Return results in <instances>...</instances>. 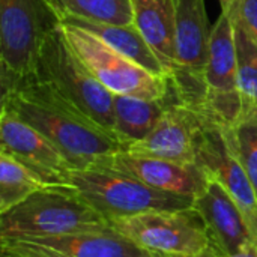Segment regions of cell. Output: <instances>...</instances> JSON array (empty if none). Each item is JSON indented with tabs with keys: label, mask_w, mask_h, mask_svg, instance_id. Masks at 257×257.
Wrapping results in <instances>:
<instances>
[{
	"label": "cell",
	"mask_w": 257,
	"mask_h": 257,
	"mask_svg": "<svg viewBox=\"0 0 257 257\" xmlns=\"http://www.w3.org/2000/svg\"><path fill=\"white\" fill-rule=\"evenodd\" d=\"M2 107L44 134L72 164L86 169L123 151L120 140L68 101L51 84L30 78L2 95Z\"/></svg>",
	"instance_id": "1"
},
{
	"label": "cell",
	"mask_w": 257,
	"mask_h": 257,
	"mask_svg": "<svg viewBox=\"0 0 257 257\" xmlns=\"http://www.w3.org/2000/svg\"><path fill=\"white\" fill-rule=\"evenodd\" d=\"M110 229L107 220L66 185L44 187L0 214V241L50 238Z\"/></svg>",
	"instance_id": "2"
},
{
	"label": "cell",
	"mask_w": 257,
	"mask_h": 257,
	"mask_svg": "<svg viewBox=\"0 0 257 257\" xmlns=\"http://www.w3.org/2000/svg\"><path fill=\"white\" fill-rule=\"evenodd\" d=\"M59 24L54 0H0L2 95L35 75L42 44Z\"/></svg>",
	"instance_id": "3"
},
{
	"label": "cell",
	"mask_w": 257,
	"mask_h": 257,
	"mask_svg": "<svg viewBox=\"0 0 257 257\" xmlns=\"http://www.w3.org/2000/svg\"><path fill=\"white\" fill-rule=\"evenodd\" d=\"M66 187L74 190L107 223L152 211H181L193 208L194 199L155 190L128 175L101 169H72Z\"/></svg>",
	"instance_id": "4"
},
{
	"label": "cell",
	"mask_w": 257,
	"mask_h": 257,
	"mask_svg": "<svg viewBox=\"0 0 257 257\" xmlns=\"http://www.w3.org/2000/svg\"><path fill=\"white\" fill-rule=\"evenodd\" d=\"M32 78L51 84L95 123L114 134V95L74 53L60 24L47 35Z\"/></svg>",
	"instance_id": "5"
},
{
	"label": "cell",
	"mask_w": 257,
	"mask_h": 257,
	"mask_svg": "<svg viewBox=\"0 0 257 257\" xmlns=\"http://www.w3.org/2000/svg\"><path fill=\"white\" fill-rule=\"evenodd\" d=\"M60 30L80 60L113 95L158 99L169 93L167 77L157 75L130 60L90 32L65 23H60Z\"/></svg>",
	"instance_id": "6"
},
{
	"label": "cell",
	"mask_w": 257,
	"mask_h": 257,
	"mask_svg": "<svg viewBox=\"0 0 257 257\" xmlns=\"http://www.w3.org/2000/svg\"><path fill=\"white\" fill-rule=\"evenodd\" d=\"M108 226L140 248L161 257H191L211 245L205 221L194 208L152 211L113 220Z\"/></svg>",
	"instance_id": "7"
},
{
	"label": "cell",
	"mask_w": 257,
	"mask_h": 257,
	"mask_svg": "<svg viewBox=\"0 0 257 257\" xmlns=\"http://www.w3.org/2000/svg\"><path fill=\"white\" fill-rule=\"evenodd\" d=\"M199 114V113H197ZM200 116V128L197 134V164L209 178L218 181L236 202L242 211L247 224L251 230L253 241L257 247V194L236 158L226 126Z\"/></svg>",
	"instance_id": "8"
},
{
	"label": "cell",
	"mask_w": 257,
	"mask_h": 257,
	"mask_svg": "<svg viewBox=\"0 0 257 257\" xmlns=\"http://www.w3.org/2000/svg\"><path fill=\"white\" fill-rule=\"evenodd\" d=\"M0 250L11 257H161L140 248L111 227L50 238L2 239Z\"/></svg>",
	"instance_id": "9"
},
{
	"label": "cell",
	"mask_w": 257,
	"mask_h": 257,
	"mask_svg": "<svg viewBox=\"0 0 257 257\" xmlns=\"http://www.w3.org/2000/svg\"><path fill=\"white\" fill-rule=\"evenodd\" d=\"M0 152H5L36 173L47 187L65 185L72 164L36 128L2 107Z\"/></svg>",
	"instance_id": "10"
},
{
	"label": "cell",
	"mask_w": 257,
	"mask_h": 257,
	"mask_svg": "<svg viewBox=\"0 0 257 257\" xmlns=\"http://www.w3.org/2000/svg\"><path fill=\"white\" fill-rule=\"evenodd\" d=\"M90 167H101L128 175L155 190L196 197L209 176L199 164H182L160 158L139 157L125 151L99 158Z\"/></svg>",
	"instance_id": "11"
},
{
	"label": "cell",
	"mask_w": 257,
	"mask_h": 257,
	"mask_svg": "<svg viewBox=\"0 0 257 257\" xmlns=\"http://www.w3.org/2000/svg\"><path fill=\"white\" fill-rule=\"evenodd\" d=\"M199 128L200 116L194 110L173 104L145 139L128 145L123 151L139 157L197 164Z\"/></svg>",
	"instance_id": "12"
},
{
	"label": "cell",
	"mask_w": 257,
	"mask_h": 257,
	"mask_svg": "<svg viewBox=\"0 0 257 257\" xmlns=\"http://www.w3.org/2000/svg\"><path fill=\"white\" fill-rule=\"evenodd\" d=\"M193 208L205 221L211 245L221 256H230L254 244L242 211L214 178H209L202 193L194 197Z\"/></svg>",
	"instance_id": "13"
},
{
	"label": "cell",
	"mask_w": 257,
	"mask_h": 257,
	"mask_svg": "<svg viewBox=\"0 0 257 257\" xmlns=\"http://www.w3.org/2000/svg\"><path fill=\"white\" fill-rule=\"evenodd\" d=\"M176 24V71L170 75H184L205 81V66L211 30L205 0H173Z\"/></svg>",
	"instance_id": "14"
},
{
	"label": "cell",
	"mask_w": 257,
	"mask_h": 257,
	"mask_svg": "<svg viewBox=\"0 0 257 257\" xmlns=\"http://www.w3.org/2000/svg\"><path fill=\"white\" fill-rule=\"evenodd\" d=\"M134 24L160 59L167 77L176 71V24L173 0H133Z\"/></svg>",
	"instance_id": "15"
},
{
	"label": "cell",
	"mask_w": 257,
	"mask_h": 257,
	"mask_svg": "<svg viewBox=\"0 0 257 257\" xmlns=\"http://www.w3.org/2000/svg\"><path fill=\"white\" fill-rule=\"evenodd\" d=\"M60 23L65 24H74L83 30L90 32L98 39H101L105 45L111 47L122 56L128 57L130 60L139 63L140 66L146 68L148 71L167 77L164 66L161 65L160 59L155 56V53L151 50L145 38L142 36L140 30L136 27V24L130 26H117V24H107L92 20H84L80 17H74L69 14L60 15Z\"/></svg>",
	"instance_id": "16"
},
{
	"label": "cell",
	"mask_w": 257,
	"mask_h": 257,
	"mask_svg": "<svg viewBox=\"0 0 257 257\" xmlns=\"http://www.w3.org/2000/svg\"><path fill=\"white\" fill-rule=\"evenodd\" d=\"M173 104H178V101L170 89L164 98L158 99L114 95V134L123 149L145 139Z\"/></svg>",
	"instance_id": "17"
},
{
	"label": "cell",
	"mask_w": 257,
	"mask_h": 257,
	"mask_svg": "<svg viewBox=\"0 0 257 257\" xmlns=\"http://www.w3.org/2000/svg\"><path fill=\"white\" fill-rule=\"evenodd\" d=\"M233 21L236 66H238V90L244 102L257 105V36L247 27L238 12L224 0H220Z\"/></svg>",
	"instance_id": "18"
},
{
	"label": "cell",
	"mask_w": 257,
	"mask_h": 257,
	"mask_svg": "<svg viewBox=\"0 0 257 257\" xmlns=\"http://www.w3.org/2000/svg\"><path fill=\"white\" fill-rule=\"evenodd\" d=\"M47 187L42 179L14 157L0 152V214Z\"/></svg>",
	"instance_id": "19"
},
{
	"label": "cell",
	"mask_w": 257,
	"mask_h": 257,
	"mask_svg": "<svg viewBox=\"0 0 257 257\" xmlns=\"http://www.w3.org/2000/svg\"><path fill=\"white\" fill-rule=\"evenodd\" d=\"M226 134L257 194V105L244 102L239 117L226 128Z\"/></svg>",
	"instance_id": "20"
},
{
	"label": "cell",
	"mask_w": 257,
	"mask_h": 257,
	"mask_svg": "<svg viewBox=\"0 0 257 257\" xmlns=\"http://www.w3.org/2000/svg\"><path fill=\"white\" fill-rule=\"evenodd\" d=\"M54 3L60 15L69 14L117 26L134 24L133 0H54Z\"/></svg>",
	"instance_id": "21"
},
{
	"label": "cell",
	"mask_w": 257,
	"mask_h": 257,
	"mask_svg": "<svg viewBox=\"0 0 257 257\" xmlns=\"http://www.w3.org/2000/svg\"><path fill=\"white\" fill-rule=\"evenodd\" d=\"M244 20L247 27L257 36V0H224Z\"/></svg>",
	"instance_id": "22"
},
{
	"label": "cell",
	"mask_w": 257,
	"mask_h": 257,
	"mask_svg": "<svg viewBox=\"0 0 257 257\" xmlns=\"http://www.w3.org/2000/svg\"><path fill=\"white\" fill-rule=\"evenodd\" d=\"M223 257H257V247L254 244L251 245H247L245 248L230 254V256H223Z\"/></svg>",
	"instance_id": "23"
},
{
	"label": "cell",
	"mask_w": 257,
	"mask_h": 257,
	"mask_svg": "<svg viewBox=\"0 0 257 257\" xmlns=\"http://www.w3.org/2000/svg\"><path fill=\"white\" fill-rule=\"evenodd\" d=\"M191 257H223V256L217 251V248H215V247L209 245V247H206L203 251H200L199 254H196V256H191Z\"/></svg>",
	"instance_id": "24"
},
{
	"label": "cell",
	"mask_w": 257,
	"mask_h": 257,
	"mask_svg": "<svg viewBox=\"0 0 257 257\" xmlns=\"http://www.w3.org/2000/svg\"><path fill=\"white\" fill-rule=\"evenodd\" d=\"M2 257H11V256H3V254H2Z\"/></svg>",
	"instance_id": "25"
}]
</instances>
